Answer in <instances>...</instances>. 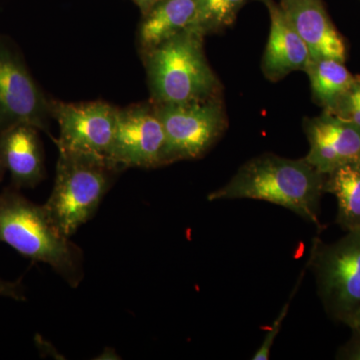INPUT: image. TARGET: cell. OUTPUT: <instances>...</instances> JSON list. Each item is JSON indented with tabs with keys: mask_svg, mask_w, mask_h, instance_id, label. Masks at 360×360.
Here are the masks:
<instances>
[{
	"mask_svg": "<svg viewBox=\"0 0 360 360\" xmlns=\"http://www.w3.org/2000/svg\"><path fill=\"white\" fill-rule=\"evenodd\" d=\"M326 174L305 160L274 155L251 158L224 186L207 195L210 201L255 200L283 206L321 227V200Z\"/></svg>",
	"mask_w": 360,
	"mask_h": 360,
	"instance_id": "cell-1",
	"label": "cell"
},
{
	"mask_svg": "<svg viewBox=\"0 0 360 360\" xmlns=\"http://www.w3.org/2000/svg\"><path fill=\"white\" fill-rule=\"evenodd\" d=\"M205 37L186 30L141 54L155 104L207 101L222 96L224 86L205 56Z\"/></svg>",
	"mask_w": 360,
	"mask_h": 360,
	"instance_id": "cell-2",
	"label": "cell"
},
{
	"mask_svg": "<svg viewBox=\"0 0 360 360\" xmlns=\"http://www.w3.org/2000/svg\"><path fill=\"white\" fill-rule=\"evenodd\" d=\"M11 186L0 193V243L32 262H44L71 288L84 278V255L71 238L51 224L44 205H37Z\"/></svg>",
	"mask_w": 360,
	"mask_h": 360,
	"instance_id": "cell-3",
	"label": "cell"
},
{
	"mask_svg": "<svg viewBox=\"0 0 360 360\" xmlns=\"http://www.w3.org/2000/svg\"><path fill=\"white\" fill-rule=\"evenodd\" d=\"M53 188L44 207L56 229L71 238L96 215L120 170L103 156L58 149Z\"/></svg>",
	"mask_w": 360,
	"mask_h": 360,
	"instance_id": "cell-4",
	"label": "cell"
},
{
	"mask_svg": "<svg viewBox=\"0 0 360 360\" xmlns=\"http://www.w3.org/2000/svg\"><path fill=\"white\" fill-rule=\"evenodd\" d=\"M324 310L347 326L360 307V231L333 243L315 238L309 259Z\"/></svg>",
	"mask_w": 360,
	"mask_h": 360,
	"instance_id": "cell-5",
	"label": "cell"
},
{
	"mask_svg": "<svg viewBox=\"0 0 360 360\" xmlns=\"http://www.w3.org/2000/svg\"><path fill=\"white\" fill-rule=\"evenodd\" d=\"M153 105L165 129V165L202 158L221 139L229 125L224 96Z\"/></svg>",
	"mask_w": 360,
	"mask_h": 360,
	"instance_id": "cell-6",
	"label": "cell"
},
{
	"mask_svg": "<svg viewBox=\"0 0 360 360\" xmlns=\"http://www.w3.org/2000/svg\"><path fill=\"white\" fill-rule=\"evenodd\" d=\"M51 98L35 82L13 42L0 35V131L18 124L51 135Z\"/></svg>",
	"mask_w": 360,
	"mask_h": 360,
	"instance_id": "cell-7",
	"label": "cell"
},
{
	"mask_svg": "<svg viewBox=\"0 0 360 360\" xmlns=\"http://www.w3.org/2000/svg\"><path fill=\"white\" fill-rule=\"evenodd\" d=\"M108 160L120 170L165 165V134L150 101L117 108Z\"/></svg>",
	"mask_w": 360,
	"mask_h": 360,
	"instance_id": "cell-8",
	"label": "cell"
},
{
	"mask_svg": "<svg viewBox=\"0 0 360 360\" xmlns=\"http://www.w3.org/2000/svg\"><path fill=\"white\" fill-rule=\"evenodd\" d=\"M117 108L103 101L65 103L51 98L52 120L58 122V148L108 158L115 137Z\"/></svg>",
	"mask_w": 360,
	"mask_h": 360,
	"instance_id": "cell-9",
	"label": "cell"
},
{
	"mask_svg": "<svg viewBox=\"0 0 360 360\" xmlns=\"http://www.w3.org/2000/svg\"><path fill=\"white\" fill-rule=\"evenodd\" d=\"M303 129L309 143L304 158L321 174L360 163V127L354 123L322 111L321 115L305 118Z\"/></svg>",
	"mask_w": 360,
	"mask_h": 360,
	"instance_id": "cell-10",
	"label": "cell"
},
{
	"mask_svg": "<svg viewBox=\"0 0 360 360\" xmlns=\"http://www.w3.org/2000/svg\"><path fill=\"white\" fill-rule=\"evenodd\" d=\"M290 25L309 47L310 58H335L345 63L347 47L322 0H278Z\"/></svg>",
	"mask_w": 360,
	"mask_h": 360,
	"instance_id": "cell-11",
	"label": "cell"
},
{
	"mask_svg": "<svg viewBox=\"0 0 360 360\" xmlns=\"http://www.w3.org/2000/svg\"><path fill=\"white\" fill-rule=\"evenodd\" d=\"M270 18L269 40L262 70L267 80L277 82L295 71H305L310 60L309 47L284 15L276 0H265Z\"/></svg>",
	"mask_w": 360,
	"mask_h": 360,
	"instance_id": "cell-12",
	"label": "cell"
},
{
	"mask_svg": "<svg viewBox=\"0 0 360 360\" xmlns=\"http://www.w3.org/2000/svg\"><path fill=\"white\" fill-rule=\"evenodd\" d=\"M0 158L15 188H33L45 176L39 130L18 124L0 131Z\"/></svg>",
	"mask_w": 360,
	"mask_h": 360,
	"instance_id": "cell-13",
	"label": "cell"
},
{
	"mask_svg": "<svg viewBox=\"0 0 360 360\" xmlns=\"http://www.w3.org/2000/svg\"><path fill=\"white\" fill-rule=\"evenodd\" d=\"M198 0H160L141 15L137 46L141 54L186 30H193Z\"/></svg>",
	"mask_w": 360,
	"mask_h": 360,
	"instance_id": "cell-14",
	"label": "cell"
},
{
	"mask_svg": "<svg viewBox=\"0 0 360 360\" xmlns=\"http://www.w3.org/2000/svg\"><path fill=\"white\" fill-rule=\"evenodd\" d=\"M304 72L309 78L312 101L326 112L335 108L356 77L345 63L328 58H310Z\"/></svg>",
	"mask_w": 360,
	"mask_h": 360,
	"instance_id": "cell-15",
	"label": "cell"
},
{
	"mask_svg": "<svg viewBox=\"0 0 360 360\" xmlns=\"http://www.w3.org/2000/svg\"><path fill=\"white\" fill-rule=\"evenodd\" d=\"M324 193L338 200L336 224L345 232L360 231V163H350L326 174Z\"/></svg>",
	"mask_w": 360,
	"mask_h": 360,
	"instance_id": "cell-16",
	"label": "cell"
},
{
	"mask_svg": "<svg viewBox=\"0 0 360 360\" xmlns=\"http://www.w3.org/2000/svg\"><path fill=\"white\" fill-rule=\"evenodd\" d=\"M251 1L265 0H198L193 30L203 37L219 34L233 25L239 11Z\"/></svg>",
	"mask_w": 360,
	"mask_h": 360,
	"instance_id": "cell-17",
	"label": "cell"
},
{
	"mask_svg": "<svg viewBox=\"0 0 360 360\" xmlns=\"http://www.w3.org/2000/svg\"><path fill=\"white\" fill-rule=\"evenodd\" d=\"M328 113L360 127V75Z\"/></svg>",
	"mask_w": 360,
	"mask_h": 360,
	"instance_id": "cell-18",
	"label": "cell"
},
{
	"mask_svg": "<svg viewBox=\"0 0 360 360\" xmlns=\"http://www.w3.org/2000/svg\"><path fill=\"white\" fill-rule=\"evenodd\" d=\"M303 274H304V270H303L302 276L298 278L297 283H296L295 290H292V293L290 295V300H288V302L284 304L283 309H281V311L279 312L278 315H277L276 321H274V323L271 324V328H270L269 330L267 331L266 335H265L262 345L258 347L257 352L253 354L251 359L267 360L269 359L272 345H274L276 336L278 335L279 333H281V326H283L284 319H285L286 315L288 314V310H290L291 300H292L293 296L295 295V293L297 292L298 288H300V283H302Z\"/></svg>",
	"mask_w": 360,
	"mask_h": 360,
	"instance_id": "cell-19",
	"label": "cell"
},
{
	"mask_svg": "<svg viewBox=\"0 0 360 360\" xmlns=\"http://www.w3.org/2000/svg\"><path fill=\"white\" fill-rule=\"evenodd\" d=\"M350 329H352V336L347 342L338 348L336 359L360 360V328Z\"/></svg>",
	"mask_w": 360,
	"mask_h": 360,
	"instance_id": "cell-20",
	"label": "cell"
},
{
	"mask_svg": "<svg viewBox=\"0 0 360 360\" xmlns=\"http://www.w3.org/2000/svg\"><path fill=\"white\" fill-rule=\"evenodd\" d=\"M0 296L13 298L18 302H25L26 300L25 288L20 281L11 283L0 278Z\"/></svg>",
	"mask_w": 360,
	"mask_h": 360,
	"instance_id": "cell-21",
	"label": "cell"
},
{
	"mask_svg": "<svg viewBox=\"0 0 360 360\" xmlns=\"http://www.w3.org/2000/svg\"><path fill=\"white\" fill-rule=\"evenodd\" d=\"M132 2L139 7L141 15H144L158 4L160 0H131Z\"/></svg>",
	"mask_w": 360,
	"mask_h": 360,
	"instance_id": "cell-22",
	"label": "cell"
},
{
	"mask_svg": "<svg viewBox=\"0 0 360 360\" xmlns=\"http://www.w3.org/2000/svg\"><path fill=\"white\" fill-rule=\"evenodd\" d=\"M347 326L349 328H360V307L359 309H357V311L355 312L354 316L352 317V319H350L349 322H348Z\"/></svg>",
	"mask_w": 360,
	"mask_h": 360,
	"instance_id": "cell-23",
	"label": "cell"
},
{
	"mask_svg": "<svg viewBox=\"0 0 360 360\" xmlns=\"http://www.w3.org/2000/svg\"><path fill=\"white\" fill-rule=\"evenodd\" d=\"M6 167H4V163H2L1 158H0V182L4 179V174H6Z\"/></svg>",
	"mask_w": 360,
	"mask_h": 360,
	"instance_id": "cell-24",
	"label": "cell"
}]
</instances>
